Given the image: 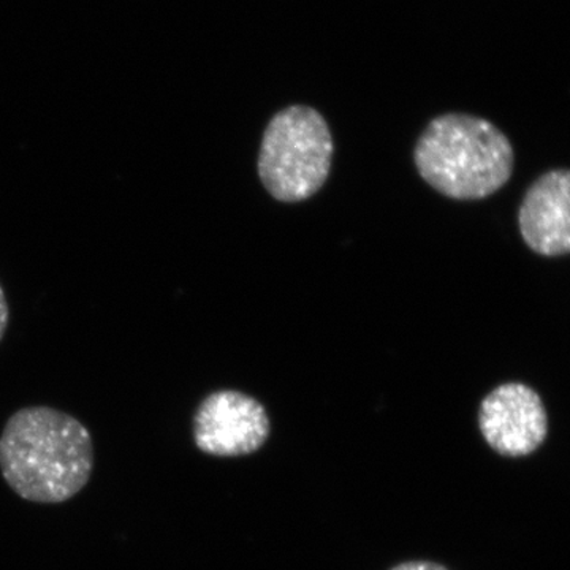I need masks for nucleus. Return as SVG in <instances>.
I'll return each instance as SVG.
<instances>
[{
  "mask_svg": "<svg viewBox=\"0 0 570 570\" xmlns=\"http://www.w3.org/2000/svg\"><path fill=\"white\" fill-rule=\"evenodd\" d=\"M92 469L91 433L58 409L22 407L0 434V471L24 501L62 504L88 485Z\"/></svg>",
  "mask_w": 570,
  "mask_h": 570,
  "instance_id": "1",
  "label": "nucleus"
},
{
  "mask_svg": "<svg viewBox=\"0 0 570 570\" xmlns=\"http://www.w3.org/2000/svg\"><path fill=\"white\" fill-rule=\"evenodd\" d=\"M420 176L455 200H482L498 193L513 171V148L482 118L449 112L433 119L414 151Z\"/></svg>",
  "mask_w": 570,
  "mask_h": 570,
  "instance_id": "2",
  "label": "nucleus"
},
{
  "mask_svg": "<svg viewBox=\"0 0 570 570\" xmlns=\"http://www.w3.org/2000/svg\"><path fill=\"white\" fill-rule=\"evenodd\" d=\"M333 138L324 116L294 105L266 126L258 176L268 194L284 204H298L324 186L332 170Z\"/></svg>",
  "mask_w": 570,
  "mask_h": 570,
  "instance_id": "3",
  "label": "nucleus"
},
{
  "mask_svg": "<svg viewBox=\"0 0 570 570\" xmlns=\"http://www.w3.org/2000/svg\"><path fill=\"white\" fill-rule=\"evenodd\" d=\"M272 423L262 403L236 390H219L202 401L193 420L200 452L219 459L253 455L269 438Z\"/></svg>",
  "mask_w": 570,
  "mask_h": 570,
  "instance_id": "4",
  "label": "nucleus"
},
{
  "mask_svg": "<svg viewBox=\"0 0 570 570\" xmlns=\"http://www.w3.org/2000/svg\"><path fill=\"white\" fill-rule=\"evenodd\" d=\"M479 428L491 450L508 459L532 455L549 436L539 393L520 382L499 385L480 404Z\"/></svg>",
  "mask_w": 570,
  "mask_h": 570,
  "instance_id": "5",
  "label": "nucleus"
},
{
  "mask_svg": "<svg viewBox=\"0 0 570 570\" xmlns=\"http://www.w3.org/2000/svg\"><path fill=\"white\" fill-rule=\"evenodd\" d=\"M519 224L535 254H570V170H551L532 184L521 202Z\"/></svg>",
  "mask_w": 570,
  "mask_h": 570,
  "instance_id": "6",
  "label": "nucleus"
},
{
  "mask_svg": "<svg viewBox=\"0 0 570 570\" xmlns=\"http://www.w3.org/2000/svg\"><path fill=\"white\" fill-rule=\"evenodd\" d=\"M390 570H450L445 566L433 561H406Z\"/></svg>",
  "mask_w": 570,
  "mask_h": 570,
  "instance_id": "7",
  "label": "nucleus"
},
{
  "mask_svg": "<svg viewBox=\"0 0 570 570\" xmlns=\"http://www.w3.org/2000/svg\"><path fill=\"white\" fill-rule=\"evenodd\" d=\"M9 302H7L6 294H3V288L0 287V341H2L3 335H6L7 326H9Z\"/></svg>",
  "mask_w": 570,
  "mask_h": 570,
  "instance_id": "8",
  "label": "nucleus"
}]
</instances>
